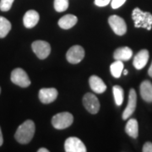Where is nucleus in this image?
Segmentation results:
<instances>
[{"mask_svg":"<svg viewBox=\"0 0 152 152\" xmlns=\"http://www.w3.org/2000/svg\"><path fill=\"white\" fill-rule=\"evenodd\" d=\"M35 124L32 120H26L17 129L15 138L20 144H28L32 140L35 134Z\"/></svg>","mask_w":152,"mask_h":152,"instance_id":"obj_1","label":"nucleus"},{"mask_svg":"<svg viewBox=\"0 0 152 152\" xmlns=\"http://www.w3.org/2000/svg\"><path fill=\"white\" fill-rule=\"evenodd\" d=\"M132 19L136 28H145L151 31L152 27V15L150 12H144L139 8H135L132 12Z\"/></svg>","mask_w":152,"mask_h":152,"instance_id":"obj_2","label":"nucleus"},{"mask_svg":"<svg viewBox=\"0 0 152 152\" xmlns=\"http://www.w3.org/2000/svg\"><path fill=\"white\" fill-rule=\"evenodd\" d=\"M74 117L69 113L64 112L54 115L52 118V124L57 129H64L72 125Z\"/></svg>","mask_w":152,"mask_h":152,"instance_id":"obj_3","label":"nucleus"},{"mask_svg":"<svg viewBox=\"0 0 152 152\" xmlns=\"http://www.w3.org/2000/svg\"><path fill=\"white\" fill-rule=\"evenodd\" d=\"M10 79L15 85L22 88H26L31 85V80L26 72L20 68H16L12 71Z\"/></svg>","mask_w":152,"mask_h":152,"instance_id":"obj_4","label":"nucleus"},{"mask_svg":"<svg viewBox=\"0 0 152 152\" xmlns=\"http://www.w3.org/2000/svg\"><path fill=\"white\" fill-rule=\"evenodd\" d=\"M31 48H32L34 53L37 55V57L40 59L47 58L51 53L50 44L42 40L35 41L31 45Z\"/></svg>","mask_w":152,"mask_h":152,"instance_id":"obj_5","label":"nucleus"},{"mask_svg":"<svg viewBox=\"0 0 152 152\" xmlns=\"http://www.w3.org/2000/svg\"><path fill=\"white\" fill-rule=\"evenodd\" d=\"M108 23L116 35L123 36L127 32V25L125 20L118 15H112L109 17Z\"/></svg>","mask_w":152,"mask_h":152,"instance_id":"obj_6","label":"nucleus"},{"mask_svg":"<svg viewBox=\"0 0 152 152\" xmlns=\"http://www.w3.org/2000/svg\"><path fill=\"white\" fill-rule=\"evenodd\" d=\"M84 58H85V50L81 46L79 45L71 47L66 54V58L68 62L73 64L80 63Z\"/></svg>","mask_w":152,"mask_h":152,"instance_id":"obj_7","label":"nucleus"},{"mask_svg":"<svg viewBox=\"0 0 152 152\" xmlns=\"http://www.w3.org/2000/svg\"><path fill=\"white\" fill-rule=\"evenodd\" d=\"M83 105L91 114L97 113L100 110V102L98 98L91 93H86L83 97Z\"/></svg>","mask_w":152,"mask_h":152,"instance_id":"obj_8","label":"nucleus"},{"mask_svg":"<svg viewBox=\"0 0 152 152\" xmlns=\"http://www.w3.org/2000/svg\"><path fill=\"white\" fill-rule=\"evenodd\" d=\"M66 152H86V147L84 143L76 137H69L64 143Z\"/></svg>","mask_w":152,"mask_h":152,"instance_id":"obj_9","label":"nucleus"},{"mask_svg":"<svg viewBox=\"0 0 152 152\" xmlns=\"http://www.w3.org/2000/svg\"><path fill=\"white\" fill-rule=\"evenodd\" d=\"M58 92L55 88H42L39 91V99L44 104L53 102L58 97Z\"/></svg>","mask_w":152,"mask_h":152,"instance_id":"obj_10","label":"nucleus"},{"mask_svg":"<svg viewBox=\"0 0 152 152\" xmlns=\"http://www.w3.org/2000/svg\"><path fill=\"white\" fill-rule=\"evenodd\" d=\"M136 104H137V95L134 89H131L129 91V102L128 105L124 109L123 113V119H128L132 114L134 113L136 108Z\"/></svg>","mask_w":152,"mask_h":152,"instance_id":"obj_11","label":"nucleus"},{"mask_svg":"<svg viewBox=\"0 0 152 152\" xmlns=\"http://www.w3.org/2000/svg\"><path fill=\"white\" fill-rule=\"evenodd\" d=\"M148 60H149V52L146 49H143L141 51H140L134 58L133 64L136 69L140 70L143 68H145V66L148 63Z\"/></svg>","mask_w":152,"mask_h":152,"instance_id":"obj_12","label":"nucleus"},{"mask_svg":"<svg viewBox=\"0 0 152 152\" xmlns=\"http://www.w3.org/2000/svg\"><path fill=\"white\" fill-rule=\"evenodd\" d=\"M89 84L91 89L95 93L97 94H102L106 91L107 90V86L104 83V81L96 75H92L89 79Z\"/></svg>","mask_w":152,"mask_h":152,"instance_id":"obj_13","label":"nucleus"},{"mask_svg":"<svg viewBox=\"0 0 152 152\" xmlns=\"http://www.w3.org/2000/svg\"><path fill=\"white\" fill-rule=\"evenodd\" d=\"M39 14L36 10H28L23 17V23L26 28L35 27L39 22Z\"/></svg>","mask_w":152,"mask_h":152,"instance_id":"obj_14","label":"nucleus"},{"mask_svg":"<svg viewBox=\"0 0 152 152\" xmlns=\"http://www.w3.org/2000/svg\"><path fill=\"white\" fill-rule=\"evenodd\" d=\"M140 96L144 101L152 102V84L149 80H144L140 86Z\"/></svg>","mask_w":152,"mask_h":152,"instance_id":"obj_15","label":"nucleus"},{"mask_svg":"<svg viewBox=\"0 0 152 152\" xmlns=\"http://www.w3.org/2000/svg\"><path fill=\"white\" fill-rule=\"evenodd\" d=\"M133 56V51L129 47H122L115 50L113 58L115 60L129 61Z\"/></svg>","mask_w":152,"mask_h":152,"instance_id":"obj_16","label":"nucleus"},{"mask_svg":"<svg viewBox=\"0 0 152 152\" xmlns=\"http://www.w3.org/2000/svg\"><path fill=\"white\" fill-rule=\"evenodd\" d=\"M78 21V18L74 15H66L63 16L58 20V26L59 27L64 30L70 29L73 26H75L76 23Z\"/></svg>","mask_w":152,"mask_h":152,"instance_id":"obj_17","label":"nucleus"},{"mask_svg":"<svg viewBox=\"0 0 152 152\" xmlns=\"http://www.w3.org/2000/svg\"><path fill=\"white\" fill-rule=\"evenodd\" d=\"M125 132L130 137L136 139L139 135V125L137 120L134 118L129 120L125 127Z\"/></svg>","mask_w":152,"mask_h":152,"instance_id":"obj_18","label":"nucleus"},{"mask_svg":"<svg viewBox=\"0 0 152 152\" xmlns=\"http://www.w3.org/2000/svg\"><path fill=\"white\" fill-rule=\"evenodd\" d=\"M124 70V63L123 61L116 60L110 66V71L114 78H120Z\"/></svg>","mask_w":152,"mask_h":152,"instance_id":"obj_19","label":"nucleus"},{"mask_svg":"<svg viewBox=\"0 0 152 152\" xmlns=\"http://www.w3.org/2000/svg\"><path fill=\"white\" fill-rule=\"evenodd\" d=\"M11 30V23L6 18L0 16V38L5 37Z\"/></svg>","mask_w":152,"mask_h":152,"instance_id":"obj_20","label":"nucleus"},{"mask_svg":"<svg viewBox=\"0 0 152 152\" xmlns=\"http://www.w3.org/2000/svg\"><path fill=\"white\" fill-rule=\"evenodd\" d=\"M113 93L116 105L121 106L124 102V91L123 88L119 86H114L113 88Z\"/></svg>","mask_w":152,"mask_h":152,"instance_id":"obj_21","label":"nucleus"},{"mask_svg":"<svg viewBox=\"0 0 152 152\" xmlns=\"http://www.w3.org/2000/svg\"><path fill=\"white\" fill-rule=\"evenodd\" d=\"M69 8V0H54V9L57 12H64Z\"/></svg>","mask_w":152,"mask_h":152,"instance_id":"obj_22","label":"nucleus"},{"mask_svg":"<svg viewBox=\"0 0 152 152\" xmlns=\"http://www.w3.org/2000/svg\"><path fill=\"white\" fill-rule=\"evenodd\" d=\"M15 0H1L0 1V10L4 12H7L11 9Z\"/></svg>","mask_w":152,"mask_h":152,"instance_id":"obj_23","label":"nucleus"},{"mask_svg":"<svg viewBox=\"0 0 152 152\" xmlns=\"http://www.w3.org/2000/svg\"><path fill=\"white\" fill-rule=\"evenodd\" d=\"M127 0H111V6L112 8L116 10L118 9L122 5H124Z\"/></svg>","mask_w":152,"mask_h":152,"instance_id":"obj_24","label":"nucleus"},{"mask_svg":"<svg viewBox=\"0 0 152 152\" xmlns=\"http://www.w3.org/2000/svg\"><path fill=\"white\" fill-rule=\"evenodd\" d=\"M111 3V0H95V4L98 7H105Z\"/></svg>","mask_w":152,"mask_h":152,"instance_id":"obj_25","label":"nucleus"},{"mask_svg":"<svg viewBox=\"0 0 152 152\" xmlns=\"http://www.w3.org/2000/svg\"><path fill=\"white\" fill-rule=\"evenodd\" d=\"M143 152H152V143L151 142H146L142 149Z\"/></svg>","mask_w":152,"mask_h":152,"instance_id":"obj_26","label":"nucleus"},{"mask_svg":"<svg viewBox=\"0 0 152 152\" xmlns=\"http://www.w3.org/2000/svg\"><path fill=\"white\" fill-rule=\"evenodd\" d=\"M3 142H4V138H3V134L1 131V128H0V146L3 145Z\"/></svg>","mask_w":152,"mask_h":152,"instance_id":"obj_27","label":"nucleus"},{"mask_svg":"<svg viewBox=\"0 0 152 152\" xmlns=\"http://www.w3.org/2000/svg\"><path fill=\"white\" fill-rule=\"evenodd\" d=\"M148 75L151 76L152 78V63L151 66H150V68H149V70H148Z\"/></svg>","mask_w":152,"mask_h":152,"instance_id":"obj_28","label":"nucleus"},{"mask_svg":"<svg viewBox=\"0 0 152 152\" xmlns=\"http://www.w3.org/2000/svg\"><path fill=\"white\" fill-rule=\"evenodd\" d=\"M49 151L48 149H46V148H41V149H39L38 150V152H48Z\"/></svg>","mask_w":152,"mask_h":152,"instance_id":"obj_29","label":"nucleus"},{"mask_svg":"<svg viewBox=\"0 0 152 152\" xmlns=\"http://www.w3.org/2000/svg\"><path fill=\"white\" fill-rule=\"evenodd\" d=\"M128 73H129V72H128V70H126V69H124V70H123V74H124V75H127Z\"/></svg>","mask_w":152,"mask_h":152,"instance_id":"obj_30","label":"nucleus"},{"mask_svg":"<svg viewBox=\"0 0 152 152\" xmlns=\"http://www.w3.org/2000/svg\"><path fill=\"white\" fill-rule=\"evenodd\" d=\"M0 92H1V88H0Z\"/></svg>","mask_w":152,"mask_h":152,"instance_id":"obj_31","label":"nucleus"}]
</instances>
